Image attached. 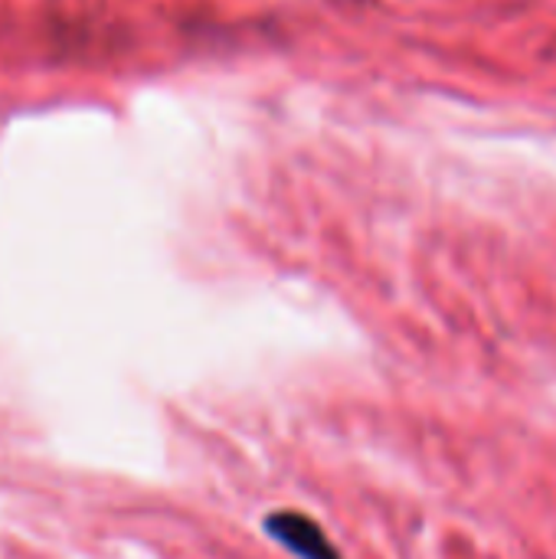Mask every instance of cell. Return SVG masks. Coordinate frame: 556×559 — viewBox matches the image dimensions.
<instances>
[{"instance_id":"6da1fadb","label":"cell","mask_w":556,"mask_h":559,"mask_svg":"<svg viewBox=\"0 0 556 559\" xmlns=\"http://www.w3.org/2000/svg\"><path fill=\"white\" fill-rule=\"evenodd\" d=\"M269 534L285 547L292 550L295 557L301 559H341V554L334 550V544L328 540V534L305 514H295V511H282V514H272L265 521Z\"/></svg>"}]
</instances>
